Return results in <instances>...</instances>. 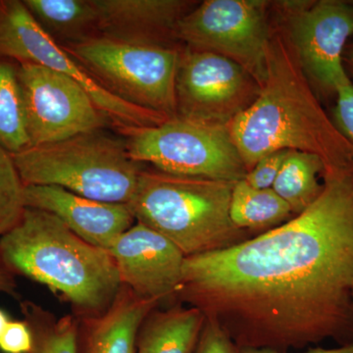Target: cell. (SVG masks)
Instances as JSON below:
<instances>
[{
    "label": "cell",
    "mask_w": 353,
    "mask_h": 353,
    "mask_svg": "<svg viewBox=\"0 0 353 353\" xmlns=\"http://www.w3.org/2000/svg\"><path fill=\"white\" fill-rule=\"evenodd\" d=\"M326 166L312 153L290 150L272 189L287 202L292 215L303 213L322 194L324 183L319 178Z\"/></svg>",
    "instance_id": "d6986e66"
},
{
    "label": "cell",
    "mask_w": 353,
    "mask_h": 353,
    "mask_svg": "<svg viewBox=\"0 0 353 353\" xmlns=\"http://www.w3.org/2000/svg\"><path fill=\"white\" fill-rule=\"evenodd\" d=\"M234 183L143 169L128 205L136 222L168 239L185 257L217 252L252 238L230 217Z\"/></svg>",
    "instance_id": "277c9868"
},
{
    "label": "cell",
    "mask_w": 353,
    "mask_h": 353,
    "mask_svg": "<svg viewBox=\"0 0 353 353\" xmlns=\"http://www.w3.org/2000/svg\"><path fill=\"white\" fill-rule=\"evenodd\" d=\"M241 353H283L267 348H240ZM301 353H353V345L350 347H339L336 348L309 347L306 352Z\"/></svg>",
    "instance_id": "83f0119b"
},
{
    "label": "cell",
    "mask_w": 353,
    "mask_h": 353,
    "mask_svg": "<svg viewBox=\"0 0 353 353\" xmlns=\"http://www.w3.org/2000/svg\"><path fill=\"white\" fill-rule=\"evenodd\" d=\"M294 217L287 202L273 189H255L245 180L234 183L230 202V217L243 231H269Z\"/></svg>",
    "instance_id": "ffe728a7"
},
{
    "label": "cell",
    "mask_w": 353,
    "mask_h": 353,
    "mask_svg": "<svg viewBox=\"0 0 353 353\" xmlns=\"http://www.w3.org/2000/svg\"><path fill=\"white\" fill-rule=\"evenodd\" d=\"M261 85L229 58L185 48L176 78V117L227 127L253 103Z\"/></svg>",
    "instance_id": "30bf717a"
},
{
    "label": "cell",
    "mask_w": 353,
    "mask_h": 353,
    "mask_svg": "<svg viewBox=\"0 0 353 353\" xmlns=\"http://www.w3.org/2000/svg\"><path fill=\"white\" fill-rule=\"evenodd\" d=\"M37 24L60 46H69L99 34L92 0H23Z\"/></svg>",
    "instance_id": "ac0fdd59"
},
{
    "label": "cell",
    "mask_w": 353,
    "mask_h": 353,
    "mask_svg": "<svg viewBox=\"0 0 353 353\" xmlns=\"http://www.w3.org/2000/svg\"><path fill=\"white\" fill-rule=\"evenodd\" d=\"M32 334L28 353H78L79 320L72 315L57 317L32 301L20 303Z\"/></svg>",
    "instance_id": "7402d4cb"
},
{
    "label": "cell",
    "mask_w": 353,
    "mask_h": 353,
    "mask_svg": "<svg viewBox=\"0 0 353 353\" xmlns=\"http://www.w3.org/2000/svg\"><path fill=\"white\" fill-rule=\"evenodd\" d=\"M194 353H241V350L217 322L205 318Z\"/></svg>",
    "instance_id": "d4e9b609"
},
{
    "label": "cell",
    "mask_w": 353,
    "mask_h": 353,
    "mask_svg": "<svg viewBox=\"0 0 353 353\" xmlns=\"http://www.w3.org/2000/svg\"><path fill=\"white\" fill-rule=\"evenodd\" d=\"M108 252L121 284L160 305L178 301L185 256L168 239L136 222Z\"/></svg>",
    "instance_id": "4fadbf2b"
},
{
    "label": "cell",
    "mask_w": 353,
    "mask_h": 353,
    "mask_svg": "<svg viewBox=\"0 0 353 353\" xmlns=\"http://www.w3.org/2000/svg\"><path fill=\"white\" fill-rule=\"evenodd\" d=\"M312 205L245 241L185 257L178 301L240 348L353 345V168L323 175Z\"/></svg>",
    "instance_id": "6da1fadb"
},
{
    "label": "cell",
    "mask_w": 353,
    "mask_h": 353,
    "mask_svg": "<svg viewBox=\"0 0 353 353\" xmlns=\"http://www.w3.org/2000/svg\"><path fill=\"white\" fill-rule=\"evenodd\" d=\"M287 6L290 44L304 74L325 94L352 81L343 52L353 36V1L290 2Z\"/></svg>",
    "instance_id": "7c38bea8"
},
{
    "label": "cell",
    "mask_w": 353,
    "mask_h": 353,
    "mask_svg": "<svg viewBox=\"0 0 353 353\" xmlns=\"http://www.w3.org/2000/svg\"><path fill=\"white\" fill-rule=\"evenodd\" d=\"M178 41L241 65L259 83L267 75L271 32L267 2L206 0L179 22Z\"/></svg>",
    "instance_id": "9c48e42d"
},
{
    "label": "cell",
    "mask_w": 353,
    "mask_h": 353,
    "mask_svg": "<svg viewBox=\"0 0 353 353\" xmlns=\"http://www.w3.org/2000/svg\"><path fill=\"white\" fill-rule=\"evenodd\" d=\"M18 69V62L0 57V148L11 154L30 146Z\"/></svg>",
    "instance_id": "44dd1931"
},
{
    "label": "cell",
    "mask_w": 353,
    "mask_h": 353,
    "mask_svg": "<svg viewBox=\"0 0 353 353\" xmlns=\"http://www.w3.org/2000/svg\"><path fill=\"white\" fill-rule=\"evenodd\" d=\"M26 208L54 215L82 240L109 250L136 223L128 204L87 199L57 185H25Z\"/></svg>",
    "instance_id": "5bb4252c"
},
{
    "label": "cell",
    "mask_w": 353,
    "mask_h": 353,
    "mask_svg": "<svg viewBox=\"0 0 353 353\" xmlns=\"http://www.w3.org/2000/svg\"><path fill=\"white\" fill-rule=\"evenodd\" d=\"M9 320H10V318H9L8 314H7L6 311L2 310V309L0 308V334H1L2 331L6 328Z\"/></svg>",
    "instance_id": "4dcf8cb0"
},
{
    "label": "cell",
    "mask_w": 353,
    "mask_h": 353,
    "mask_svg": "<svg viewBox=\"0 0 353 353\" xmlns=\"http://www.w3.org/2000/svg\"><path fill=\"white\" fill-rule=\"evenodd\" d=\"M130 157L173 175L238 182L248 174L227 127L174 117L155 126L115 129Z\"/></svg>",
    "instance_id": "52a82bcc"
},
{
    "label": "cell",
    "mask_w": 353,
    "mask_h": 353,
    "mask_svg": "<svg viewBox=\"0 0 353 353\" xmlns=\"http://www.w3.org/2000/svg\"><path fill=\"white\" fill-rule=\"evenodd\" d=\"M289 152L279 150L260 158L243 180L255 189H272Z\"/></svg>",
    "instance_id": "cb8c5ba5"
},
{
    "label": "cell",
    "mask_w": 353,
    "mask_h": 353,
    "mask_svg": "<svg viewBox=\"0 0 353 353\" xmlns=\"http://www.w3.org/2000/svg\"><path fill=\"white\" fill-rule=\"evenodd\" d=\"M0 57L41 65L68 77L88 92L114 129L155 126L170 119L132 105L102 87L76 58L41 30L20 0H0Z\"/></svg>",
    "instance_id": "ba28073f"
},
{
    "label": "cell",
    "mask_w": 353,
    "mask_h": 353,
    "mask_svg": "<svg viewBox=\"0 0 353 353\" xmlns=\"http://www.w3.org/2000/svg\"><path fill=\"white\" fill-rule=\"evenodd\" d=\"M205 316L180 304L153 309L139 327L136 353H194Z\"/></svg>",
    "instance_id": "e0dca14e"
},
{
    "label": "cell",
    "mask_w": 353,
    "mask_h": 353,
    "mask_svg": "<svg viewBox=\"0 0 353 353\" xmlns=\"http://www.w3.org/2000/svg\"><path fill=\"white\" fill-rule=\"evenodd\" d=\"M18 77L30 146L112 126L88 92L68 77L28 62L19 63Z\"/></svg>",
    "instance_id": "8fae6325"
},
{
    "label": "cell",
    "mask_w": 353,
    "mask_h": 353,
    "mask_svg": "<svg viewBox=\"0 0 353 353\" xmlns=\"http://www.w3.org/2000/svg\"><path fill=\"white\" fill-rule=\"evenodd\" d=\"M334 126L353 145V83L341 85L336 90V105L333 110Z\"/></svg>",
    "instance_id": "484cf974"
},
{
    "label": "cell",
    "mask_w": 353,
    "mask_h": 353,
    "mask_svg": "<svg viewBox=\"0 0 353 353\" xmlns=\"http://www.w3.org/2000/svg\"><path fill=\"white\" fill-rule=\"evenodd\" d=\"M227 129L248 172L260 158L279 150L318 155L326 170L353 168V145L325 112L282 34H271L259 97Z\"/></svg>",
    "instance_id": "7a4b0ae2"
},
{
    "label": "cell",
    "mask_w": 353,
    "mask_h": 353,
    "mask_svg": "<svg viewBox=\"0 0 353 353\" xmlns=\"http://www.w3.org/2000/svg\"><path fill=\"white\" fill-rule=\"evenodd\" d=\"M352 299H353V292H352Z\"/></svg>",
    "instance_id": "1f68e13d"
},
{
    "label": "cell",
    "mask_w": 353,
    "mask_h": 353,
    "mask_svg": "<svg viewBox=\"0 0 353 353\" xmlns=\"http://www.w3.org/2000/svg\"><path fill=\"white\" fill-rule=\"evenodd\" d=\"M11 155L25 185H57L109 203L129 204L143 170L130 157L124 139L105 129Z\"/></svg>",
    "instance_id": "5b68a950"
},
{
    "label": "cell",
    "mask_w": 353,
    "mask_h": 353,
    "mask_svg": "<svg viewBox=\"0 0 353 353\" xmlns=\"http://www.w3.org/2000/svg\"><path fill=\"white\" fill-rule=\"evenodd\" d=\"M25 185L12 155L0 148V238L22 220L26 210Z\"/></svg>",
    "instance_id": "603a6c76"
},
{
    "label": "cell",
    "mask_w": 353,
    "mask_h": 353,
    "mask_svg": "<svg viewBox=\"0 0 353 353\" xmlns=\"http://www.w3.org/2000/svg\"><path fill=\"white\" fill-rule=\"evenodd\" d=\"M32 347V334L28 323L25 320H9L0 334V352L28 353Z\"/></svg>",
    "instance_id": "4316f807"
},
{
    "label": "cell",
    "mask_w": 353,
    "mask_h": 353,
    "mask_svg": "<svg viewBox=\"0 0 353 353\" xmlns=\"http://www.w3.org/2000/svg\"><path fill=\"white\" fill-rule=\"evenodd\" d=\"M0 292L14 297L17 296V284L15 282V276L7 270L1 259H0Z\"/></svg>",
    "instance_id": "f1b7e54d"
},
{
    "label": "cell",
    "mask_w": 353,
    "mask_h": 353,
    "mask_svg": "<svg viewBox=\"0 0 353 353\" xmlns=\"http://www.w3.org/2000/svg\"><path fill=\"white\" fill-rule=\"evenodd\" d=\"M343 65L348 78L353 83V41L347 44L343 52Z\"/></svg>",
    "instance_id": "f546056e"
},
{
    "label": "cell",
    "mask_w": 353,
    "mask_h": 353,
    "mask_svg": "<svg viewBox=\"0 0 353 353\" xmlns=\"http://www.w3.org/2000/svg\"><path fill=\"white\" fill-rule=\"evenodd\" d=\"M62 48L118 99L176 117V78L182 50L175 46L127 43L101 34Z\"/></svg>",
    "instance_id": "8992f818"
},
{
    "label": "cell",
    "mask_w": 353,
    "mask_h": 353,
    "mask_svg": "<svg viewBox=\"0 0 353 353\" xmlns=\"http://www.w3.org/2000/svg\"><path fill=\"white\" fill-rule=\"evenodd\" d=\"M0 259L14 276L61 296L79 320L105 312L122 285L108 250L82 240L39 209L26 208L19 224L0 238Z\"/></svg>",
    "instance_id": "3957f363"
},
{
    "label": "cell",
    "mask_w": 353,
    "mask_h": 353,
    "mask_svg": "<svg viewBox=\"0 0 353 353\" xmlns=\"http://www.w3.org/2000/svg\"><path fill=\"white\" fill-rule=\"evenodd\" d=\"M159 306L157 301L143 299L121 285L105 312L78 319V353H136L139 327Z\"/></svg>",
    "instance_id": "2e32d148"
},
{
    "label": "cell",
    "mask_w": 353,
    "mask_h": 353,
    "mask_svg": "<svg viewBox=\"0 0 353 353\" xmlns=\"http://www.w3.org/2000/svg\"><path fill=\"white\" fill-rule=\"evenodd\" d=\"M99 34L127 43L172 46L179 22L192 10L185 0H92Z\"/></svg>",
    "instance_id": "9a60e30c"
}]
</instances>
